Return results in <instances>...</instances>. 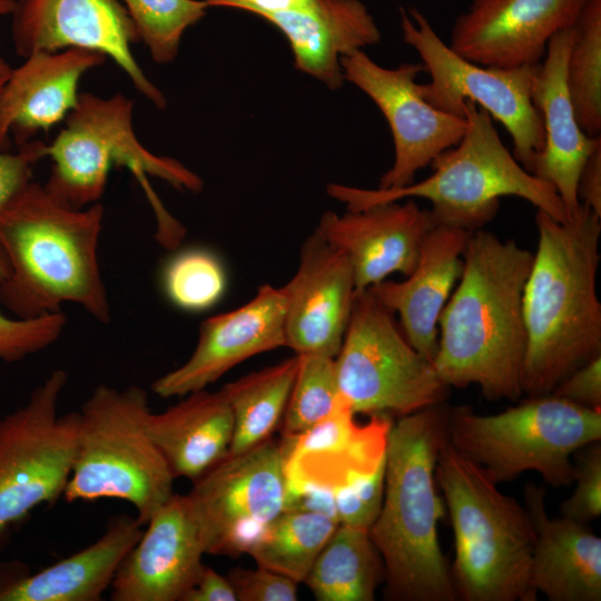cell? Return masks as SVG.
<instances>
[{
  "instance_id": "obj_8",
  "label": "cell",
  "mask_w": 601,
  "mask_h": 601,
  "mask_svg": "<svg viewBox=\"0 0 601 601\" xmlns=\"http://www.w3.org/2000/svg\"><path fill=\"white\" fill-rule=\"evenodd\" d=\"M77 412L75 456L63 497L122 500L146 524L175 494V476L147 431L151 408L146 391L100 384Z\"/></svg>"
},
{
  "instance_id": "obj_41",
  "label": "cell",
  "mask_w": 601,
  "mask_h": 601,
  "mask_svg": "<svg viewBox=\"0 0 601 601\" xmlns=\"http://www.w3.org/2000/svg\"><path fill=\"white\" fill-rule=\"evenodd\" d=\"M284 511L316 513L338 522L333 490L313 482L285 485Z\"/></svg>"
},
{
  "instance_id": "obj_47",
  "label": "cell",
  "mask_w": 601,
  "mask_h": 601,
  "mask_svg": "<svg viewBox=\"0 0 601 601\" xmlns=\"http://www.w3.org/2000/svg\"><path fill=\"white\" fill-rule=\"evenodd\" d=\"M17 0H0V17L11 14Z\"/></svg>"
},
{
  "instance_id": "obj_39",
  "label": "cell",
  "mask_w": 601,
  "mask_h": 601,
  "mask_svg": "<svg viewBox=\"0 0 601 601\" xmlns=\"http://www.w3.org/2000/svg\"><path fill=\"white\" fill-rule=\"evenodd\" d=\"M47 145L32 139L14 151L0 149V214L32 180L36 164L47 157Z\"/></svg>"
},
{
  "instance_id": "obj_24",
  "label": "cell",
  "mask_w": 601,
  "mask_h": 601,
  "mask_svg": "<svg viewBox=\"0 0 601 601\" xmlns=\"http://www.w3.org/2000/svg\"><path fill=\"white\" fill-rule=\"evenodd\" d=\"M137 518L109 519L87 548L38 572L18 560L0 562V601H98L142 534Z\"/></svg>"
},
{
  "instance_id": "obj_35",
  "label": "cell",
  "mask_w": 601,
  "mask_h": 601,
  "mask_svg": "<svg viewBox=\"0 0 601 601\" xmlns=\"http://www.w3.org/2000/svg\"><path fill=\"white\" fill-rule=\"evenodd\" d=\"M6 272L7 263L0 249V279ZM66 323L61 312L20 318L0 309V362H18L49 347L60 337Z\"/></svg>"
},
{
  "instance_id": "obj_27",
  "label": "cell",
  "mask_w": 601,
  "mask_h": 601,
  "mask_svg": "<svg viewBox=\"0 0 601 601\" xmlns=\"http://www.w3.org/2000/svg\"><path fill=\"white\" fill-rule=\"evenodd\" d=\"M147 418V431L173 475L198 480L229 451L234 417L220 392L205 390Z\"/></svg>"
},
{
  "instance_id": "obj_6",
  "label": "cell",
  "mask_w": 601,
  "mask_h": 601,
  "mask_svg": "<svg viewBox=\"0 0 601 601\" xmlns=\"http://www.w3.org/2000/svg\"><path fill=\"white\" fill-rule=\"evenodd\" d=\"M435 479L454 533L450 571L456 599L536 600L531 582L535 529L526 508L502 493L447 440L439 453Z\"/></svg>"
},
{
  "instance_id": "obj_12",
  "label": "cell",
  "mask_w": 601,
  "mask_h": 601,
  "mask_svg": "<svg viewBox=\"0 0 601 601\" xmlns=\"http://www.w3.org/2000/svg\"><path fill=\"white\" fill-rule=\"evenodd\" d=\"M67 382L63 370L52 371L0 418V552L33 510L63 496L78 428L77 411L58 413Z\"/></svg>"
},
{
  "instance_id": "obj_44",
  "label": "cell",
  "mask_w": 601,
  "mask_h": 601,
  "mask_svg": "<svg viewBox=\"0 0 601 601\" xmlns=\"http://www.w3.org/2000/svg\"><path fill=\"white\" fill-rule=\"evenodd\" d=\"M314 0H248L236 8L247 10L260 17L300 10L309 7Z\"/></svg>"
},
{
  "instance_id": "obj_21",
  "label": "cell",
  "mask_w": 601,
  "mask_h": 601,
  "mask_svg": "<svg viewBox=\"0 0 601 601\" xmlns=\"http://www.w3.org/2000/svg\"><path fill=\"white\" fill-rule=\"evenodd\" d=\"M106 60L100 52L69 48L31 53L12 68L0 93V149H10L11 137L19 147L66 119L82 75Z\"/></svg>"
},
{
  "instance_id": "obj_29",
  "label": "cell",
  "mask_w": 601,
  "mask_h": 601,
  "mask_svg": "<svg viewBox=\"0 0 601 601\" xmlns=\"http://www.w3.org/2000/svg\"><path fill=\"white\" fill-rule=\"evenodd\" d=\"M297 367L295 355L228 383L219 391L234 417L228 453L244 452L272 437L283 420Z\"/></svg>"
},
{
  "instance_id": "obj_33",
  "label": "cell",
  "mask_w": 601,
  "mask_h": 601,
  "mask_svg": "<svg viewBox=\"0 0 601 601\" xmlns=\"http://www.w3.org/2000/svg\"><path fill=\"white\" fill-rule=\"evenodd\" d=\"M161 284L173 305L187 312H201L223 297L227 278L218 256L195 247L180 250L166 263Z\"/></svg>"
},
{
  "instance_id": "obj_23",
  "label": "cell",
  "mask_w": 601,
  "mask_h": 601,
  "mask_svg": "<svg viewBox=\"0 0 601 601\" xmlns=\"http://www.w3.org/2000/svg\"><path fill=\"white\" fill-rule=\"evenodd\" d=\"M573 37L572 26L549 40L531 92L544 130L543 147L533 160L531 174L555 188L569 219L580 205L577 193L580 170L601 144L600 136L590 137L580 128L566 89L565 66Z\"/></svg>"
},
{
  "instance_id": "obj_15",
  "label": "cell",
  "mask_w": 601,
  "mask_h": 601,
  "mask_svg": "<svg viewBox=\"0 0 601 601\" xmlns=\"http://www.w3.org/2000/svg\"><path fill=\"white\" fill-rule=\"evenodd\" d=\"M12 41L26 58L39 51L81 48L112 59L135 88L157 108L164 93L147 78L131 46L137 29L119 0H17L12 11Z\"/></svg>"
},
{
  "instance_id": "obj_31",
  "label": "cell",
  "mask_w": 601,
  "mask_h": 601,
  "mask_svg": "<svg viewBox=\"0 0 601 601\" xmlns=\"http://www.w3.org/2000/svg\"><path fill=\"white\" fill-rule=\"evenodd\" d=\"M565 66L566 89L580 128L601 131V0H588L574 24Z\"/></svg>"
},
{
  "instance_id": "obj_2",
  "label": "cell",
  "mask_w": 601,
  "mask_h": 601,
  "mask_svg": "<svg viewBox=\"0 0 601 601\" xmlns=\"http://www.w3.org/2000/svg\"><path fill=\"white\" fill-rule=\"evenodd\" d=\"M535 225L538 247L523 290L526 396L550 394L565 376L601 355V217L580 204L565 223L536 209Z\"/></svg>"
},
{
  "instance_id": "obj_1",
  "label": "cell",
  "mask_w": 601,
  "mask_h": 601,
  "mask_svg": "<svg viewBox=\"0 0 601 601\" xmlns=\"http://www.w3.org/2000/svg\"><path fill=\"white\" fill-rule=\"evenodd\" d=\"M462 259L440 315L433 365L451 388L476 385L489 401H518L526 347L523 290L533 254L481 228Z\"/></svg>"
},
{
  "instance_id": "obj_40",
  "label": "cell",
  "mask_w": 601,
  "mask_h": 601,
  "mask_svg": "<svg viewBox=\"0 0 601 601\" xmlns=\"http://www.w3.org/2000/svg\"><path fill=\"white\" fill-rule=\"evenodd\" d=\"M550 394L601 411V355L565 376Z\"/></svg>"
},
{
  "instance_id": "obj_10",
  "label": "cell",
  "mask_w": 601,
  "mask_h": 601,
  "mask_svg": "<svg viewBox=\"0 0 601 601\" xmlns=\"http://www.w3.org/2000/svg\"><path fill=\"white\" fill-rule=\"evenodd\" d=\"M394 316L370 289L355 293L335 356L339 393L355 414L401 417L445 403L450 394Z\"/></svg>"
},
{
  "instance_id": "obj_9",
  "label": "cell",
  "mask_w": 601,
  "mask_h": 601,
  "mask_svg": "<svg viewBox=\"0 0 601 601\" xmlns=\"http://www.w3.org/2000/svg\"><path fill=\"white\" fill-rule=\"evenodd\" d=\"M446 440L496 484L532 471L551 486H568L574 476L573 454L601 441V411L553 394L528 396L491 415L450 406Z\"/></svg>"
},
{
  "instance_id": "obj_45",
  "label": "cell",
  "mask_w": 601,
  "mask_h": 601,
  "mask_svg": "<svg viewBox=\"0 0 601 601\" xmlns=\"http://www.w3.org/2000/svg\"><path fill=\"white\" fill-rule=\"evenodd\" d=\"M12 68L10 65L4 60V58L0 53V93L3 89L4 83L7 82Z\"/></svg>"
},
{
  "instance_id": "obj_3",
  "label": "cell",
  "mask_w": 601,
  "mask_h": 601,
  "mask_svg": "<svg viewBox=\"0 0 601 601\" xmlns=\"http://www.w3.org/2000/svg\"><path fill=\"white\" fill-rule=\"evenodd\" d=\"M105 208H72L31 180L0 214V249L7 272L0 303L20 318L61 312L66 303L110 322L98 262Z\"/></svg>"
},
{
  "instance_id": "obj_14",
  "label": "cell",
  "mask_w": 601,
  "mask_h": 601,
  "mask_svg": "<svg viewBox=\"0 0 601 601\" xmlns=\"http://www.w3.org/2000/svg\"><path fill=\"white\" fill-rule=\"evenodd\" d=\"M341 67L344 79L377 105L393 135L395 159L378 188L411 185L418 170L462 139L466 119L434 108L421 96L415 78L424 71L422 63L384 68L357 50L343 56Z\"/></svg>"
},
{
  "instance_id": "obj_11",
  "label": "cell",
  "mask_w": 601,
  "mask_h": 601,
  "mask_svg": "<svg viewBox=\"0 0 601 601\" xmlns=\"http://www.w3.org/2000/svg\"><path fill=\"white\" fill-rule=\"evenodd\" d=\"M403 40L421 57L431 81L418 83L421 96L434 108L464 117L466 101L484 109L509 131L514 158L531 173L543 147V120L531 92L539 65L486 67L454 52L416 8L401 9Z\"/></svg>"
},
{
  "instance_id": "obj_18",
  "label": "cell",
  "mask_w": 601,
  "mask_h": 601,
  "mask_svg": "<svg viewBox=\"0 0 601 601\" xmlns=\"http://www.w3.org/2000/svg\"><path fill=\"white\" fill-rule=\"evenodd\" d=\"M120 564L112 601H181L195 584L206 554L201 526L187 495L174 494L147 521Z\"/></svg>"
},
{
  "instance_id": "obj_34",
  "label": "cell",
  "mask_w": 601,
  "mask_h": 601,
  "mask_svg": "<svg viewBox=\"0 0 601 601\" xmlns=\"http://www.w3.org/2000/svg\"><path fill=\"white\" fill-rule=\"evenodd\" d=\"M132 20L139 41L154 61H173L187 28L199 21L208 7L200 0H120Z\"/></svg>"
},
{
  "instance_id": "obj_42",
  "label": "cell",
  "mask_w": 601,
  "mask_h": 601,
  "mask_svg": "<svg viewBox=\"0 0 601 601\" xmlns=\"http://www.w3.org/2000/svg\"><path fill=\"white\" fill-rule=\"evenodd\" d=\"M578 199L601 217V144L587 157L578 179Z\"/></svg>"
},
{
  "instance_id": "obj_28",
  "label": "cell",
  "mask_w": 601,
  "mask_h": 601,
  "mask_svg": "<svg viewBox=\"0 0 601 601\" xmlns=\"http://www.w3.org/2000/svg\"><path fill=\"white\" fill-rule=\"evenodd\" d=\"M384 581V563L368 530L338 524L304 582L318 601H373Z\"/></svg>"
},
{
  "instance_id": "obj_13",
  "label": "cell",
  "mask_w": 601,
  "mask_h": 601,
  "mask_svg": "<svg viewBox=\"0 0 601 601\" xmlns=\"http://www.w3.org/2000/svg\"><path fill=\"white\" fill-rule=\"evenodd\" d=\"M285 454L272 437L227 453L193 482L188 496L199 520L206 554L247 553L284 511Z\"/></svg>"
},
{
  "instance_id": "obj_37",
  "label": "cell",
  "mask_w": 601,
  "mask_h": 601,
  "mask_svg": "<svg viewBox=\"0 0 601 601\" xmlns=\"http://www.w3.org/2000/svg\"><path fill=\"white\" fill-rule=\"evenodd\" d=\"M575 487L562 502L561 516L588 523L601 514V443L588 444L573 454Z\"/></svg>"
},
{
  "instance_id": "obj_20",
  "label": "cell",
  "mask_w": 601,
  "mask_h": 601,
  "mask_svg": "<svg viewBox=\"0 0 601 601\" xmlns=\"http://www.w3.org/2000/svg\"><path fill=\"white\" fill-rule=\"evenodd\" d=\"M407 199L322 216L315 230L347 257L356 292L394 273L406 277L413 272L421 243L435 223L431 210Z\"/></svg>"
},
{
  "instance_id": "obj_43",
  "label": "cell",
  "mask_w": 601,
  "mask_h": 601,
  "mask_svg": "<svg viewBox=\"0 0 601 601\" xmlns=\"http://www.w3.org/2000/svg\"><path fill=\"white\" fill-rule=\"evenodd\" d=\"M181 601H237V598L227 577L204 564L195 584Z\"/></svg>"
},
{
  "instance_id": "obj_26",
  "label": "cell",
  "mask_w": 601,
  "mask_h": 601,
  "mask_svg": "<svg viewBox=\"0 0 601 601\" xmlns=\"http://www.w3.org/2000/svg\"><path fill=\"white\" fill-rule=\"evenodd\" d=\"M288 39L295 65L332 89L344 80L341 58L381 40L358 0H314L305 9L263 16Z\"/></svg>"
},
{
  "instance_id": "obj_30",
  "label": "cell",
  "mask_w": 601,
  "mask_h": 601,
  "mask_svg": "<svg viewBox=\"0 0 601 601\" xmlns=\"http://www.w3.org/2000/svg\"><path fill=\"white\" fill-rule=\"evenodd\" d=\"M338 522L311 512L283 511L248 550L257 566L304 582Z\"/></svg>"
},
{
  "instance_id": "obj_16",
  "label": "cell",
  "mask_w": 601,
  "mask_h": 601,
  "mask_svg": "<svg viewBox=\"0 0 601 601\" xmlns=\"http://www.w3.org/2000/svg\"><path fill=\"white\" fill-rule=\"evenodd\" d=\"M588 0H472L454 21L450 48L486 67L539 65L549 40L574 24Z\"/></svg>"
},
{
  "instance_id": "obj_36",
  "label": "cell",
  "mask_w": 601,
  "mask_h": 601,
  "mask_svg": "<svg viewBox=\"0 0 601 601\" xmlns=\"http://www.w3.org/2000/svg\"><path fill=\"white\" fill-rule=\"evenodd\" d=\"M385 459L372 471L352 472L334 489L339 524L370 530L383 503Z\"/></svg>"
},
{
  "instance_id": "obj_4",
  "label": "cell",
  "mask_w": 601,
  "mask_h": 601,
  "mask_svg": "<svg viewBox=\"0 0 601 601\" xmlns=\"http://www.w3.org/2000/svg\"><path fill=\"white\" fill-rule=\"evenodd\" d=\"M449 411L445 402L401 416L388 432L384 497L368 533L384 563L390 600H456L439 541L444 506L435 479Z\"/></svg>"
},
{
  "instance_id": "obj_22",
  "label": "cell",
  "mask_w": 601,
  "mask_h": 601,
  "mask_svg": "<svg viewBox=\"0 0 601 601\" xmlns=\"http://www.w3.org/2000/svg\"><path fill=\"white\" fill-rule=\"evenodd\" d=\"M473 231L437 225L424 236L416 265L404 280H382L370 289L400 318L411 345L433 363L439 319L463 267V253Z\"/></svg>"
},
{
  "instance_id": "obj_46",
  "label": "cell",
  "mask_w": 601,
  "mask_h": 601,
  "mask_svg": "<svg viewBox=\"0 0 601 601\" xmlns=\"http://www.w3.org/2000/svg\"><path fill=\"white\" fill-rule=\"evenodd\" d=\"M207 6H225L236 8L238 4L247 2L248 0H205Z\"/></svg>"
},
{
  "instance_id": "obj_19",
  "label": "cell",
  "mask_w": 601,
  "mask_h": 601,
  "mask_svg": "<svg viewBox=\"0 0 601 601\" xmlns=\"http://www.w3.org/2000/svg\"><path fill=\"white\" fill-rule=\"evenodd\" d=\"M283 289L286 347L297 355L335 357L356 293L344 253L314 230L303 243L296 273Z\"/></svg>"
},
{
  "instance_id": "obj_25",
  "label": "cell",
  "mask_w": 601,
  "mask_h": 601,
  "mask_svg": "<svg viewBox=\"0 0 601 601\" xmlns=\"http://www.w3.org/2000/svg\"><path fill=\"white\" fill-rule=\"evenodd\" d=\"M523 494L535 529L531 582L536 593L551 601H600V536L588 523L551 519L542 486L528 483Z\"/></svg>"
},
{
  "instance_id": "obj_38",
  "label": "cell",
  "mask_w": 601,
  "mask_h": 601,
  "mask_svg": "<svg viewBox=\"0 0 601 601\" xmlns=\"http://www.w3.org/2000/svg\"><path fill=\"white\" fill-rule=\"evenodd\" d=\"M238 601H295L297 582L257 566V569L234 568L228 574Z\"/></svg>"
},
{
  "instance_id": "obj_5",
  "label": "cell",
  "mask_w": 601,
  "mask_h": 601,
  "mask_svg": "<svg viewBox=\"0 0 601 601\" xmlns=\"http://www.w3.org/2000/svg\"><path fill=\"white\" fill-rule=\"evenodd\" d=\"M467 128L454 147L432 162L427 178L392 189H363L331 184L327 193L346 204L348 210L424 198L431 201L435 226L459 227L470 231L483 228L496 215L500 198L520 197L554 219L569 220L555 188L529 173L501 140L491 116L466 101Z\"/></svg>"
},
{
  "instance_id": "obj_17",
  "label": "cell",
  "mask_w": 601,
  "mask_h": 601,
  "mask_svg": "<svg viewBox=\"0 0 601 601\" xmlns=\"http://www.w3.org/2000/svg\"><path fill=\"white\" fill-rule=\"evenodd\" d=\"M285 308L283 287L264 284L243 306L207 318L189 358L155 380L151 391L162 398L185 396L253 356L286 346Z\"/></svg>"
},
{
  "instance_id": "obj_32",
  "label": "cell",
  "mask_w": 601,
  "mask_h": 601,
  "mask_svg": "<svg viewBox=\"0 0 601 601\" xmlns=\"http://www.w3.org/2000/svg\"><path fill=\"white\" fill-rule=\"evenodd\" d=\"M297 356L298 367L283 416V437L308 431L327 417L342 398L335 357L319 354Z\"/></svg>"
},
{
  "instance_id": "obj_7",
  "label": "cell",
  "mask_w": 601,
  "mask_h": 601,
  "mask_svg": "<svg viewBox=\"0 0 601 601\" xmlns=\"http://www.w3.org/2000/svg\"><path fill=\"white\" fill-rule=\"evenodd\" d=\"M134 101L118 92L101 98L80 92L65 127L47 145L52 168L45 185L61 203L86 208L99 203L112 166L127 168L142 187L157 219V240L178 246L184 227L165 209L148 178H159L176 189L200 191L201 178L170 157L157 156L137 138L132 126Z\"/></svg>"
}]
</instances>
